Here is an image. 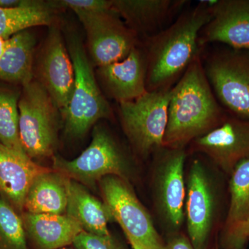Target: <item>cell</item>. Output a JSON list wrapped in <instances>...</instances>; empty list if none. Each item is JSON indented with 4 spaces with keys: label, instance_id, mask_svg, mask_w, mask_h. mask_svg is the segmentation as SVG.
<instances>
[{
    "label": "cell",
    "instance_id": "cell-1",
    "mask_svg": "<svg viewBox=\"0 0 249 249\" xmlns=\"http://www.w3.org/2000/svg\"><path fill=\"white\" fill-rule=\"evenodd\" d=\"M211 17L208 1H199L163 30L147 37L144 52L147 91L171 89L201 56L204 49L199 46V34Z\"/></svg>",
    "mask_w": 249,
    "mask_h": 249
},
{
    "label": "cell",
    "instance_id": "cell-2",
    "mask_svg": "<svg viewBox=\"0 0 249 249\" xmlns=\"http://www.w3.org/2000/svg\"><path fill=\"white\" fill-rule=\"evenodd\" d=\"M227 114L211 88L201 55L172 88L163 147L184 148L217 127Z\"/></svg>",
    "mask_w": 249,
    "mask_h": 249
},
{
    "label": "cell",
    "instance_id": "cell-3",
    "mask_svg": "<svg viewBox=\"0 0 249 249\" xmlns=\"http://www.w3.org/2000/svg\"><path fill=\"white\" fill-rule=\"evenodd\" d=\"M68 52L74 69L75 82L68 107L62 114L66 133L78 138L84 136L100 119L110 117L111 110L78 36H69Z\"/></svg>",
    "mask_w": 249,
    "mask_h": 249
},
{
    "label": "cell",
    "instance_id": "cell-4",
    "mask_svg": "<svg viewBox=\"0 0 249 249\" xmlns=\"http://www.w3.org/2000/svg\"><path fill=\"white\" fill-rule=\"evenodd\" d=\"M18 109L19 139L28 157L42 160L53 155L60 110L40 81L23 85Z\"/></svg>",
    "mask_w": 249,
    "mask_h": 249
},
{
    "label": "cell",
    "instance_id": "cell-5",
    "mask_svg": "<svg viewBox=\"0 0 249 249\" xmlns=\"http://www.w3.org/2000/svg\"><path fill=\"white\" fill-rule=\"evenodd\" d=\"M205 73L219 103L231 114L249 119V50L226 47L201 55Z\"/></svg>",
    "mask_w": 249,
    "mask_h": 249
},
{
    "label": "cell",
    "instance_id": "cell-6",
    "mask_svg": "<svg viewBox=\"0 0 249 249\" xmlns=\"http://www.w3.org/2000/svg\"><path fill=\"white\" fill-rule=\"evenodd\" d=\"M171 89L147 91L134 101L119 103L124 132L141 155L163 147Z\"/></svg>",
    "mask_w": 249,
    "mask_h": 249
},
{
    "label": "cell",
    "instance_id": "cell-7",
    "mask_svg": "<svg viewBox=\"0 0 249 249\" xmlns=\"http://www.w3.org/2000/svg\"><path fill=\"white\" fill-rule=\"evenodd\" d=\"M127 162L114 139L101 127H95L92 140L86 150L73 160L53 159V170L80 183L93 185L107 176L125 180Z\"/></svg>",
    "mask_w": 249,
    "mask_h": 249
},
{
    "label": "cell",
    "instance_id": "cell-8",
    "mask_svg": "<svg viewBox=\"0 0 249 249\" xmlns=\"http://www.w3.org/2000/svg\"><path fill=\"white\" fill-rule=\"evenodd\" d=\"M104 202L128 240L144 249H163V244L150 214L137 199L125 180L107 176L100 181Z\"/></svg>",
    "mask_w": 249,
    "mask_h": 249
},
{
    "label": "cell",
    "instance_id": "cell-9",
    "mask_svg": "<svg viewBox=\"0 0 249 249\" xmlns=\"http://www.w3.org/2000/svg\"><path fill=\"white\" fill-rule=\"evenodd\" d=\"M75 14L86 31L90 55L98 67L124 60L138 46V36L112 8Z\"/></svg>",
    "mask_w": 249,
    "mask_h": 249
},
{
    "label": "cell",
    "instance_id": "cell-10",
    "mask_svg": "<svg viewBox=\"0 0 249 249\" xmlns=\"http://www.w3.org/2000/svg\"><path fill=\"white\" fill-rule=\"evenodd\" d=\"M155 176L157 211L168 229L176 231L185 219L186 186L184 179L185 149L162 147L158 151Z\"/></svg>",
    "mask_w": 249,
    "mask_h": 249
},
{
    "label": "cell",
    "instance_id": "cell-11",
    "mask_svg": "<svg viewBox=\"0 0 249 249\" xmlns=\"http://www.w3.org/2000/svg\"><path fill=\"white\" fill-rule=\"evenodd\" d=\"M206 169L200 160H193L187 180V229L196 249H207L215 216V193Z\"/></svg>",
    "mask_w": 249,
    "mask_h": 249
},
{
    "label": "cell",
    "instance_id": "cell-12",
    "mask_svg": "<svg viewBox=\"0 0 249 249\" xmlns=\"http://www.w3.org/2000/svg\"><path fill=\"white\" fill-rule=\"evenodd\" d=\"M192 143L231 175L237 163L249 157V119L228 112L217 127Z\"/></svg>",
    "mask_w": 249,
    "mask_h": 249
},
{
    "label": "cell",
    "instance_id": "cell-13",
    "mask_svg": "<svg viewBox=\"0 0 249 249\" xmlns=\"http://www.w3.org/2000/svg\"><path fill=\"white\" fill-rule=\"evenodd\" d=\"M208 3L211 17L199 34L201 48L217 42L249 50V0H209Z\"/></svg>",
    "mask_w": 249,
    "mask_h": 249
},
{
    "label": "cell",
    "instance_id": "cell-14",
    "mask_svg": "<svg viewBox=\"0 0 249 249\" xmlns=\"http://www.w3.org/2000/svg\"><path fill=\"white\" fill-rule=\"evenodd\" d=\"M41 83L61 113L70 103L75 82L74 69L60 31L51 29L40 62Z\"/></svg>",
    "mask_w": 249,
    "mask_h": 249
},
{
    "label": "cell",
    "instance_id": "cell-15",
    "mask_svg": "<svg viewBox=\"0 0 249 249\" xmlns=\"http://www.w3.org/2000/svg\"><path fill=\"white\" fill-rule=\"evenodd\" d=\"M98 74L106 92L118 103L134 101L147 92V62L139 46L121 61L98 67Z\"/></svg>",
    "mask_w": 249,
    "mask_h": 249
},
{
    "label": "cell",
    "instance_id": "cell-16",
    "mask_svg": "<svg viewBox=\"0 0 249 249\" xmlns=\"http://www.w3.org/2000/svg\"><path fill=\"white\" fill-rule=\"evenodd\" d=\"M186 2L183 0H114L112 9L124 18L131 30L147 38L163 30L165 24Z\"/></svg>",
    "mask_w": 249,
    "mask_h": 249
},
{
    "label": "cell",
    "instance_id": "cell-17",
    "mask_svg": "<svg viewBox=\"0 0 249 249\" xmlns=\"http://www.w3.org/2000/svg\"><path fill=\"white\" fill-rule=\"evenodd\" d=\"M48 170L0 142V196L15 209H24L31 183L37 175Z\"/></svg>",
    "mask_w": 249,
    "mask_h": 249
},
{
    "label": "cell",
    "instance_id": "cell-18",
    "mask_svg": "<svg viewBox=\"0 0 249 249\" xmlns=\"http://www.w3.org/2000/svg\"><path fill=\"white\" fill-rule=\"evenodd\" d=\"M27 235L37 249H59L73 244L83 229L67 214L24 213Z\"/></svg>",
    "mask_w": 249,
    "mask_h": 249
},
{
    "label": "cell",
    "instance_id": "cell-19",
    "mask_svg": "<svg viewBox=\"0 0 249 249\" xmlns=\"http://www.w3.org/2000/svg\"><path fill=\"white\" fill-rule=\"evenodd\" d=\"M70 178L54 170L37 175L31 183L24 209L32 214H65Z\"/></svg>",
    "mask_w": 249,
    "mask_h": 249
},
{
    "label": "cell",
    "instance_id": "cell-20",
    "mask_svg": "<svg viewBox=\"0 0 249 249\" xmlns=\"http://www.w3.org/2000/svg\"><path fill=\"white\" fill-rule=\"evenodd\" d=\"M65 214L78 223L84 231L98 235H111L107 225L114 221V218L107 205L74 180L70 179Z\"/></svg>",
    "mask_w": 249,
    "mask_h": 249
},
{
    "label": "cell",
    "instance_id": "cell-21",
    "mask_svg": "<svg viewBox=\"0 0 249 249\" xmlns=\"http://www.w3.org/2000/svg\"><path fill=\"white\" fill-rule=\"evenodd\" d=\"M34 36L27 30L20 31L6 41L0 57V79L27 84L33 80Z\"/></svg>",
    "mask_w": 249,
    "mask_h": 249
},
{
    "label": "cell",
    "instance_id": "cell-22",
    "mask_svg": "<svg viewBox=\"0 0 249 249\" xmlns=\"http://www.w3.org/2000/svg\"><path fill=\"white\" fill-rule=\"evenodd\" d=\"M52 3L27 0L25 5L15 9L0 8V37L11 36L36 26L50 25L53 21Z\"/></svg>",
    "mask_w": 249,
    "mask_h": 249
},
{
    "label": "cell",
    "instance_id": "cell-23",
    "mask_svg": "<svg viewBox=\"0 0 249 249\" xmlns=\"http://www.w3.org/2000/svg\"><path fill=\"white\" fill-rule=\"evenodd\" d=\"M229 192L225 234L249 218V157L237 163L231 173Z\"/></svg>",
    "mask_w": 249,
    "mask_h": 249
},
{
    "label": "cell",
    "instance_id": "cell-24",
    "mask_svg": "<svg viewBox=\"0 0 249 249\" xmlns=\"http://www.w3.org/2000/svg\"><path fill=\"white\" fill-rule=\"evenodd\" d=\"M19 96L13 90L0 88V142L19 155L27 156L19 139Z\"/></svg>",
    "mask_w": 249,
    "mask_h": 249
},
{
    "label": "cell",
    "instance_id": "cell-25",
    "mask_svg": "<svg viewBox=\"0 0 249 249\" xmlns=\"http://www.w3.org/2000/svg\"><path fill=\"white\" fill-rule=\"evenodd\" d=\"M22 218L0 196V249H28Z\"/></svg>",
    "mask_w": 249,
    "mask_h": 249
},
{
    "label": "cell",
    "instance_id": "cell-26",
    "mask_svg": "<svg viewBox=\"0 0 249 249\" xmlns=\"http://www.w3.org/2000/svg\"><path fill=\"white\" fill-rule=\"evenodd\" d=\"M76 249H120L110 236L89 233L83 231L73 241Z\"/></svg>",
    "mask_w": 249,
    "mask_h": 249
},
{
    "label": "cell",
    "instance_id": "cell-27",
    "mask_svg": "<svg viewBox=\"0 0 249 249\" xmlns=\"http://www.w3.org/2000/svg\"><path fill=\"white\" fill-rule=\"evenodd\" d=\"M56 4L77 12H93L112 8V1L107 0H63Z\"/></svg>",
    "mask_w": 249,
    "mask_h": 249
},
{
    "label": "cell",
    "instance_id": "cell-28",
    "mask_svg": "<svg viewBox=\"0 0 249 249\" xmlns=\"http://www.w3.org/2000/svg\"><path fill=\"white\" fill-rule=\"evenodd\" d=\"M226 242L231 249H242L249 240V218L225 234Z\"/></svg>",
    "mask_w": 249,
    "mask_h": 249
},
{
    "label": "cell",
    "instance_id": "cell-29",
    "mask_svg": "<svg viewBox=\"0 0 249 249\" xmlns=\"http://www.w3.org/2000/svg\"><path fill=\"white\" fill-rule=\"evenodd\" d=\"M163 249H196L189 239L183 235H175L168 240Z\"/></svg>",
    "mask_w": 249,
    "mask_h": 249
},
{
    "label": "cell",
    "instance_id": "cell-30",
    "mask_svg": "<svg viewBox=\"0 0 249 249\" xmlns=\"http://www.w3.org/2000/svg\"><path fill=\"white\" fill-rule=\"evenodd\" d=\"M6 41L3 37H0V57L4 53L5 47H6Z\"/></svg>",
    "mask_w": 249,
    "mask_h": 249
},
{
    "label": "cell",
    "instance_id": "cell-31",
    "mask_svg": "<svg viewBox=\"0 0 249 249\" xmlns=\"http://www.w3.org/2000/svg\"><path fill=\"white\" fill-rule=\"evenodd\" d=\"M129 243H130L131 246H132V249H144L142 248V246L140 245H139L138 243H137V242H135V241L132 240H128Z\"/></svg>",
    "mask_w": 249,
    "mask_h": 249
},
{
    "label": "cell",
    "instance_id": "cell-32",
    "mask_svg": "<svg viewBox=\"0 0 249 249\" xmlns=\"http://www.w3.org/2000/svg\"><path fill=\"white\" fill-rule=\"evenodd\" d=\"M59 249H67L66 247H63V248Z\"/></svg>",
    "mask_w": 249,
    "mask_h": 249
}]
</instances>
